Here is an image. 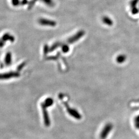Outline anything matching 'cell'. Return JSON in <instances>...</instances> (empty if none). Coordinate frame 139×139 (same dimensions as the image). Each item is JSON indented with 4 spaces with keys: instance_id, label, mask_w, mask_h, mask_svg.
<instances>
[{
    "instance_id": "cell-1",
    "label": "cell",
    "mask_w": 139,
    "mask_h": 139,
    "mask_svg": "<svg viewBox=\"0 0 139 139\" xmlns=\"http://www.w3.org/2000/svg\"><path fill=\"white\" fill-rule=\"evenodd\" d=\"M112 129H113V125L111 123L107 124L104 126V128L103 129L100 134V138L101 139H106Z\"/></svg>"
},
{
    "instance_id": "cell-2",
    "label": "cell",
    "mask_w": 139,
    "mask_h": 139,
    "mask_svg": "<svg viewBox=\"0 0 139 139\" xmlns=\"http://www.w3.org/2000/svg\"><path fill=\"white\" fill-rule=\"evenodd\" d=\"M41 107L43 111V118H44V124L46 126H49L51 124V121L50 119V117L48 114V112L47 111V108H48V106H47L44 103H42L41 104Z\"/></svg>"
},
{
    "instance_id": "cell-3",
    "label": "cell",
    "mask_w": 139,
    "mask_h": 139,
    "mask_svg": "<svg viewBox=\"0 0 139 139\" xmlns=\"http://www.w3.org/2000/svg\"><path fill=\"white\" fill-rule=\"evenodd\" d=\"M67 111L69 113L70 115L74 117L76 119H77V120L81 119V115L79 114V113L76 110L73 108H70L68 106H67Z\"/></svg>"
},
{
    "instance_id": "cell-4",
    "label": "cell",
    "mask_w": 139,
    "mask_h": 139,
    "mask_svg": "<svg viewBox=\"0 0 139 139\" xmlns=\"http://www.w3.org/2000/svg\"><path fill=\"white\" fill-rule=\"evenodd\" d=\"M16 76V74L14 73H7L6 74H2L0 75V79H9L11 77H13Z\"/></svg>"
},
{
    "instance_id": "cell-5",
    "label": "cell",
    "mask_w": 139,
    "mask_h": 139,
    "mask_svg": "<svg viewBox=\"0 0 139 139\" xmlns=\"http://www.w3.org/2000/svg\"><path fill=\"white\" fill-rule=\"evenodd\" d=\"M44 103L47 106H48L49 107L51 106L53 104L54 101H53V99L52 98H48L44 101Z\"/></svg>"
},
{
    "instance_id": "cell-6",
    "label": "cell",
    "mask_w": 139,
    "mask_h": 139,
    "mask_svg": "<svg viewBox=\"0 0 139 139\" xmlns=\"http://www.w3.org/2000/svg\"><path fill=\"white\" fill-rule=\"evenodd\" d=\"M10 57H11V56H10ZM10 57V55H8V56H7V57L8 58V59H9V60L11 61V59H10L11 57ZM6 61L7 63H9H9H10V61H7V59H6Z\"/></svg>"
}]
</instances>
